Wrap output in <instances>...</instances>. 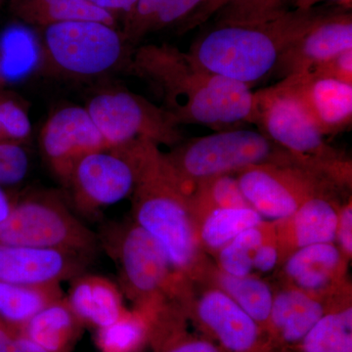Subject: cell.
Wrapping results in <instances>:
<instances>
[{"label":"cell","mask_w":352,"mask_h":352,"mask_svg":"<svg viewBox=\"0 0 352 352\" xmlns=\"http://www.w3.org/2000/svg\"><path fill=\"white\" fill-rule=\"evenodd\" d=\"M131 74L159 90L164 109L179 126L226 131L243 122L254 124L251 87L204 69L175 46L147 44L134 48Z\"/></svg>","instance_id":"6da1fadb"},{"label":"cell","mask_w":352,"mask_h":352,"mask_svg":"<svg viewBox=\"0 0 352 352\" xmlns=\"http://www.w3.org/2000/svg\"><path fill=\"white\" fill-rule=\"evenodd\" d=\"M136 170L132 191L134 223L154 238L171 265L187 281L207 279L212 268L203 256L189 196L159 146L147 140L127 143Z\"/></svg>","instance_id":"7a4b0ae2"},{"label":"cell","mask_w":352,"mask_h":352,"mask_svg":"<svg viewBox=\"0 0 352 352\" xmlns=\"http://www.w3.org/2000/svg\"><path fill=\"white\" fill-rule=\"evenodd\" d=\"M327 11L317 6L254 22H217L187 53L204 69L252 88L275 73L289 46Z\"/></svg>","instance_id":"3957f363"},{"label":"cell","mask_w":352,"mask_h":352,"mask_svg":"<svg viewBox=\"0 0 352 352\" xmlns=\"http://www.w3.org/2000/svg\"><path fill=\"white\" fill-rule=\"evenodd\" d=\"M254 124L296 166L336 187H351V161L328 144L302 102L284 83L254 92Z\"/></svg>","instance_id":"277c9868"},{"label":"cell","mask_w":352,"mask_h":352,"mask_svg":"<svg viewBox=\"0 0 352 352\" xmlns=\"http://www.w3.org/2000/svg\"><path fill=\"white\" fill-rule=\"evenodd\" d=\"M103 244L119 266L124 293L148 324L171 308L186 305L190 282L173 268L163 248L144 229L135 223L112 227Z\"/></svg>","instance_id":"5b68a950"},{"label":"cell","mask_w":352,"mask_h":352,"mask_svg":"<svg viewBox=\"0 0 352 352\" xmlns=\"http://www.w3.org/2000/svg\"><path fill=\"white\" fill-rule=\"evenodd\" d=\"M41 30V69L46 75L82 82L120 69L131 74L134 47L115 25L76 20Z\"/></svg>","instance_id":"8992f818"},{"label":"cell","mask_w":352,"mask_h":352,"mask_svg":"<svg viewBox=\"0 0 352 352\" xmlns=\"http://www.w3.org/2000/svg\"><path fill=\"white\" fill-rule=\"evenodd\" d=\"M164 153L173 175L190 194L197 183L258 164H295L288 153L261 131L229 129L182 140Z\"/></svg>","instance_id":"52a82bcc"},{"label":"cell","mask_w":352,"mask_h":352,"mask_svg":"<svg viewBox=\"0 0 352 352\" xmlns=\"http://www.w3.org/2000/svg\"><path fill=\"white\" fill-rule=\"evenodd\" d=\"M99 241L55 192H34L14 201L0 224V244L58 250L89 259Z\"/></svg>","instance_id":"ba28073f"},{"label":"cell","mask_w":352,"mask_h":352,"mask_svg":"<svg viewBox=\"0 0 352 352\" xmlns=\"http://www.w3.org/2000/svg\"><path fill=\"white\" fill-rule=\"evenodd\" d=\"M85 109L110 149L136 140L159 147H173L183 140L179 124L166 109L129 90H103L89 99Z\"/></svg>","instance_id":"9c48e42d"},{"label":"cell","mask_w":352,"mask_h":352,"mask_svg":"<svg viewBox=\"0 0 352 352\" xmlns=\"http://www.w3.org/2000/svg\"><path fill=\"white\" fill-rule=\"evenodd\" d=\"M236 178L248 204L273 222L289 219L316 192L328 187L336 188L295 164L252 166L237 173Z\"/></svg>","instance_id":"30bf717a"},{"label":"cell","mask_w":352,"mask_h":352,"mask_svg":"<svg viewBox=\"0 0 352 352\" xmlns=\"http://www.w3.org/2000/svg\"><path fill=\"white\" fill-rule=\"evenodd\" d=\"M136 170L126 145L89 153L74 166L63 183L76 208L94 214L131 196Z\"/></svg>","instance_id":"8fae6325"},{"label":"cell","mask_w":352,"mask_h":352,"mask_svg":"<svg viewBox=\"0 0 352 352\" xmlns=\"http://www.w3.org/2000/svg\"><path fill=\"white\" fill-rule=\"evenodd\" d=\"M187 314L224 352L272 349L267 335L258 324L217 287L206 289L193 302L189 296Z\"/></svg>","instance_id":"7c38bea8"},{"label":"cell","mask_w":352,"mask_h":352,"mask_svg":"<svg viewBox=\"0 0 352 352\" xmlns=\"http://www.w3.org/2000/svg\"><path fill=\"white\" fill-rule=\"evenodd\" d=\"M39 145L44 160L62 183L78 160L110 149L87 109L80 106L55 111L41 129Z\"/></svg>","instance_id":"4fadbf2b"},{"label":"cell","mask_w":352,"mask_h":352,"mask_svg":"<svg viewBox=\"0 0 352 352\" xmlns=\"http://www.w3.org/2000/svg\"><path fill=\"white\" fill-rule=\"evenodd\" d=\"M352 50L351 10H328L287 50L275 75L281 80L307 73L331 58Z\"/></svg>","instance_id":"5bb4252c"},{"label":"cell","mask_w":352,"mask_h":352,"mask_svg":"<svg viewBox=\"0 0 352 352\" xmlns=\"http://www.w3.org/2000/svg\"><path fill=\"white\" fill-rule=\"evenodd\" d=\"M347 261L333 243L300 248L285 259L287 286L322 298H332L351 291L346 283Z\"/></svg>","instance_id":"9a60e30c"},{"label":"cell","mask_w":352,"mask_h":352,"mask_svg":"<svg viewBox=\"0 0 352 352\" xmlns=\"http://www.w3.org/2000/svg\"><path fill=\"white\" fill-rule=\"evenodd\" d=\"M89 259L58 250L0 244V282L60 284L85 273Z\"/></svg>","instance_id":"2e32d148"},{"label":"cell","mask_w":352,"mask_h":352,"mask_svg":"<svg viewBox=\"0 0 352 352\" xmlns=\"http://www.w3.org/2000/svg\"><path fill=\"white\" fill-rule=\"evenodd\" d=\"M351 298V292L332 298L310 295L286 286L275 294L268 321L271 349L295 347L329 310Z\"/></svg>","instance_id":"e0dca14e"},{"label":"cell","mask_w":352,"mask_h":352,"mask_svg":"<svg viewBox=\"0 0 352 352\" xmlns=\"http://www.w3.org/2000/svg\"><path fill=\"white\" fill-rule=\"evenodd\" d=\"M291 88L324 136L346 131L352 122V85L305 73L280 80Z\"/></svg>","instance_id":"ac0fdd59"},{"label":"cell","mask_w":352,"mask_h":352,"mask_svg":"<svg viewBox=\"0 0 352 352\" xmlns=\"http://www.w3.org/2000/svg\"><path fill=\"white\" fill-rule=\"evenodd\" d=\"M333 189L316 192L289 219L274 222L282 261L300 248L336 240L340 207L331 196Z\"/></svg>","instance_id":"d6986e66"},{"label":"cell","mask_w":352,"mask_h":352,"mask_svg":"<svg viewBox=\"0 0 352 352\" xmlns=\"http://www.w3.org/2000/svg\"><path fill=\"white\" fill-rule=\"evenodd\" d=\"M72 280L66 298L82 324L106 327L126 311L120 289L108 278L82 273Z\"/></svg>","instance_id":"ffe728a7"},{"label":"cell","mask_w":352,"mask_h":352,"mask_svg":"<svg viewBox=\"0 0 352 352\" xmlns=\"http://www.w3.org/2000/svg\"><path fill=\"white\" fill-rule=\"evenodd\" d=\"M207 0H138L122 16L120 32L132 47L145 36L166 28L182 27Z\"/></svg>","instance_id":"44dd1931"},{"label":"cell","mask_w":352,"mask_h":352,"mask_svg":"<svg viewBox=\"0 0 352 352\" xmlns=\"http://www.w3.org/2000/svg\"><path fill=\"white\" fill-rule=\"evenodd\" d=\"M82 326V321L63 296L44 307L19 329L46 352H69L80 337Z\"/></svg>","instance_id":"7402d4cb"},{"label":"cell","mask_w":352,"mask_h":352,"mask_svg":"<svg viewBox=\"0 0 352 352\" xmlns=\"http://www.w3.org/2000/svg\"><path fill=\"white\" fill-rule=\"evenodd\" d=\"M8 3L18 20L38 29L76 20L98 21L117 27V17L87 0H8Z\"/></svg>","instance_id":"603a6c76"},{"label":"cell","mask_w":352,"mask_h":352,"mask_svg":"<svg viewBox=\"0 0 352 352\" xmlns=\"http://www.w3.org/2000/svg\"><path fill=\"white\" fill-rule=\"evenodd\" d=\"M63 296L60 284L0 282V319L21 328L44 307Z\"/></svg>","instance_id":"cb8c5ba5"},{"label":"cell","mask_w":352,"mask_h":352,"mask_svg":"<svg viewBox=\"0 0 352 352\" xmlns=\"http://www.w3.org/2000/svg\"><path fill=\"white\" fill-rule=\"evenodd\" d=\"M208 278L214 282L217 288L230 296L266 333L274 298L270 285L252 275L231 276L214 268L210 270Z\"/></svg>","instance_id":"d4e9b609"},{"label":"cell","mask_w":352,"mask_h":352,"mask_svg":"<svg viewBox=\"0 0 352 352\" xmlns=\"http://www.w3.org/2000/svg\"><path fill=\"white\" fill-rule=\"evenodd\" d=\"M263 217L251 207L217 208L196 220L201 247L217 252L243 231L263 223Z\"/></svg>","instance_id":"484cf974"},{"label":"cell","mask_w":352,"mask_h":352,"mask_svg":"<svg viewBox=\"0 0 352 352\" xmlns=\"http://www.w3.org/2000/svg\"><path fill=\"white\" fill-rule=\"evenodd\" d=\"M295 347L298 352H352L351 298L329 310Z\"/></svg>","instance_id":"4316f807"},{"label":"cell","mask_w":352,"mask_h":352,"mask_svg":"<svg viewBox=\"0 0 352 352\" xmlns=\"http://www.w3.org/2000/svg\"><path fill=\"white\" fill-rule=\"evenodd\" d=\"M188 196L194 221L217 208L251 207L243 196L237 178L231 175L214 176L198 182Z\"/></svg>","instance_id":"83f0119b"},{"label":"cell","mask_w":352,"mask_h":352,"mask_svg":"<svg viewBox=\"0 0 352 352\" xmlns=\"http://www.w3.org/2000/svg\"><path fill=\"white\" fill-rule=\"evenodd\" d=\"M149 338V326L142 314L127 309L117 321L97 329L96 344L101 352H136Z\"/></svg>","instance_id":"f1b7e54d"},{"label":"cell","mask_w":352,"mask_h":352,"mask_svg":"<svg viewBox=\"0 0 352 352\" xmlns=\"http://www.w3.org/2000/svg\"><path fill=\"white\" fill-rule=\"evenodd\" d=\"M266 221L243 231L230 242L220 248L217 254L219 270L227 275L245 277L254 270V256L263 241Z\"/></svg>","instance_id":"f546056e"},{"label":"cell","mask_w":352,"mask_h":352,"mask_svg":"<svg viewBox=\"0 0 352 352\" xmlns=\"http://www.w3.org/2000/svg\"><path fill=\"white\" fill-rule=\"evenodd\" d=\"M0 124L6 141L24 144L32 133L27 109L15 96L0 91Z\"/></svg>","instance_id":"4dcf8cb0"},{"label":"cell","mask_w":352,"mask_h":352,"mask_svg":"<svg viewBox=\"0 0 352 352\" xmlns=\"http://www.w3.org/2000/svg\"><path fill=\"white\" fill-rule=\"evenodd\" d=\"M30 168L24 144L0 141V185L14 186L25 179Z\"/></svg>","instance_id":"1f68e13d"},{"label":"cell","mask_w":352,"mask_h":352,"mask_svg":"<svg viewBox=\"0 0 352 352\" xmlns=\"http://www.w3.org/2000/svg\"><path fill=\"white\" fill-rule=\"evenodd\" d=\"M291 0H249L223 14L226 22H252L276 17L289 10Z\"/></svg>","instance_id":"d6a6232c"},{"label":"cell","mask_w":352,"mask_h":352,"mask_svg":"<svg viewBox=\"0 0 352 352\" xmlns=\"http://www.w3.org/2000/svg\"><path fill=\"white\" fill-rule=\"evenodd\" d=\"M155 352H224L208 338L193 337L184 328L153 344Z\"/></svg>","instance_id":"836d02e7"},{"label":"cell","mask_w":352,"mask_h":352,"mask_svg":"<svg viewBox=\"0 0 352 352\" xmlns=\"http://www.w3.org/2000/svg\"><path fill=\"white\" fill-rule=\"evenodd\" d=\"M280 261L281 259L274 222H266L263 241L254 252L252 265L259 272L267 273L274 270Z\"/></svg>","instance_id":"e575fe53"},{"label":"cell","mask_w":352,"mask_h":352,"mask_svg":"<svg viewBox=\"0 0 352 352\" xmlns=\"http://www.w3.org/2000/svg\"><path fill=\"white\" fill-rule=\"evenodd\" d=\"M311 75L335 78L352 85V50L344 51L307 72ZM305 74V73H303Z\"/></svg>","instance_id":"d590c367"},{"label":"cell","mask_w":352,"mask_h":352,"mask_svg":"<svg viewBox=\"0 0 352 352\" xmlns=\"http://www.w3.org/2000/svg\"><path fill=\"white\" fill-rule=\"evenodd\" d=\"M0 352H46L19 328L0 319Z\"/></svg>","instance_id":"8d00e7d4"},{"label":"cell","mask_w":352,"mask_h":352,"mask_svg":"<svg viewBox=\"0 0 352 352\" xmlns=\"http://www.w3.org/2000/svg\"><path fill=\"white\" fill-rule=\"evenodd\" d=\"M248 1L249 0H207L204 6L180 28L179 31L182 32H189L190 30L195 29L198 25L207 22L219 11L236 8Z\"/></svg>","instance_id":"74e56055"},{"label":"cell","mask_w":352,"mask_h":352,"mask_svg":"<svg viewBox=\"0 0 352 352\" xmlns=\"http://www.w3.org/2000/svg\"><path fill=\"white\" fill-rule=\"evenodd\" d=\"M336 240L340 245V250L347 259L352 256V204L351 198L346 205L340 208Z\"/></svg>","instance_id":"f35d334b"},{"label":"cell","mask_w":352,"mask_h":352,"mask_svg":"<svg viewBox=\"0 0 352 352\" xmlns=\"http://www.w3.org/2000/svg\"><path fill=\"white\" fill-rule=\"evenodd\" d=\"M92 6L98 7L101 10L117 16L118 14L126 15L133 8L138 0H87Z\"/></svg>","instance_id":"ab89813d"},{"label":"cell","mask_w":352,"mask_h":352,"mask_svg":"<svg viewBox=\"0 0 352 352\" xmlns=\"http://www.w3.org/2000/svg\"><path fill=\"white\" fill-rule=\"evenodd\" d=\"M322 2H333L344 10H351L352 6V0H291V6L293 9L309 10L318 6Z\"/></svg>","instance_id":"60d3db41"},{"label":"cell","mask_w":352,"mask_h":352,"mask_svg":"<svg viewBox=\"0 0 352 352\" xmlns=\"http://www.w3.org/2000/svg\"><path fill=\"white\" fill-rule=\"evenodd\" d=\"M14 201L15 200L11 198L3 187L0 185V224L10 215Z\"/></svg>","instance_id":"b9f144b4"},{"label":"cell","mask_w":352,"mask_h":352,"mask_svg":"<svg viewBox=\"0 0 352 352\" xmlns=\"http://www.w3.org/2000/svg\"><path fill=\"white\" fill-rule=\"evenodd\" d=\"M6 82V78H4L3 73H2L1 67H0V88L3 87Z\"/></svg>","instance_id":"7bdbcfd3"},{"label":"cell","mask_w":352,"mask_h":352,"mask_svg":"<svg viewBox=\"0 0 352 352\" xmlns=\"http://www.w3.org/2000/svg\"><path fill=\"white\" fill-rule=\"evenodd\" d=\"M0 141H6V139H4L3 132H2L1 124H0Z\"/></svg>","instance_id":"ee69618b"},{"label":"cell","mask_w":352,"mask_h":352,"mask_svg":"<svg viewBox=\"0 0 352 352\" xmlns=\"http://www.w3.org/2000/svg\"><path fill=\"white\" fill-rule=\"evenodd\" d=\"M6 2H8V0H0V9H1V7L3 6Z\"/></svg>","instance_id":"f6af8a7d"},{"label":"cell","mask_w":352,"mask_h":352,"mask_svg":"<svg viewBox=\"0 0 352 352\" xmlns=\"http://www.w3.org/2000/svg\"><path fill=\"white\" fill-rule=\"evenodd\" d=\"M264 352H276V351H275V349H270V351H264Z\"/></svg>","instance_id":"bcb514c9"}]
</instances>
